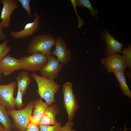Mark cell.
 I'll return each instance as SVG.
<instances>
[{
    "instance_id": "6da1fadb",
    "label": "cell",
    "mask_w": 131,
    "mask_h": 131,
    "mask_svg": "<svg viewBox=\"0 0 131 131\" xmlns=\"http://www.w3.org/2000/svg\"><path fill=\"white\" fill-rule=\"evenodd\" d=\"M30 75L37 83L38 88L36 91L40 98L44 99L48 106L55 102V96L59 90L60 85L54 80L47 79L35 73H32Z\"/></svg>"
},
{
    "instance_id": "7a4b0ae2",
    "label": "cell",
    "mask_w": 131,
    "mask_h": 131,
    "mask_svg": "<svg viewBox=\"0 0 131 131\" xmlns=\"http://www.w3.org/2000/svg\"><path fill=\"white\" fill-rule=\"evenodd\" d=\"M56 39L51 34H45L34 36L31 38L27 49L29 54L40 53L47 57L51 55Z\"/></svg>"
},
{
    "instance_id": "3957f363",
    "label": "cell",
    "mask_w": 131,
    "mask_h": 131,
    "mask_svg": "<svg viewBox=\"0 0 131 131\" xmlns=\"http://www.w3.org/2000/svg\"><path fill=\"white\" fill-rule=\"evenodd\" d=\"M34 101L31 100L26 106L20 110H7L13 120V127L14 131H24L30 122L29 118L32 115Z\"/></svg>"
},
{
    "instance_id": "277c9868",
    "label": "cell",
    "mask_w": 131,
    "mask_h": 131,
    "mask_svg": "<svg viewBox=\"0 0 131 131\" xmlns=\"http://www.w3.org/2000/svg\"><path fill=\"white\" fill-rule=\"evenodd\" d=\"M19 59L22 69L33 73L40 71L48 60L47 56L39 52L22 56Z\"/></svg>"
},
{
    "instance_id": "5b68a950",
    "label": "cell",
    "mask_w": 131,
    "mask_h": 131,
    "mask_svg": "<svg viewBox=\"0 0 131 131\" xmlns=\"http://www.w3.org/2000/svg\"><path fill=\"white\" fill-rule=\"evenodd\" d=\"M71 82H67L62 88L63 96V106L66 110L68 121H72L74 116L79 108V105L73 92Z\"/></svg>"
},
{
    "instance_id": "8992f818",
    "label": "cell",
    "mask_w": 131,
    "mask_h": 131,
    "mask_svg": "<svg viewBox=\"0 0 131 131\" xmlns=\"http://www.w3.org/2000/svg\"><path fill=\"white\" fill-rule=\"evenodd\" d=\"M17 84L12 81L7 84H0V104L7 110L16 109L14 94Z\"/></svg>"
},
{
    "instance_id": "52a82bcc",
    "label": "cell",
    "mask_w": 131,
    "mask_h": 131,
    "mask_svg": "<svg viewBox=\"0 0 131 131\" xmlns=\"http://www.w3.org/2000/svg\"><path fill=\"white\" fill-rule=\"evenodd\" d=\"M48 61L40 71L41 76L47 79L54 80L57 78L63 66L57 58L51 55L48 57Z\"/></svg>"
},
{
    "instance_id": "ba28073f",
    "label": "cell",
    "mask_w": 131,
    "mask_h": 131,
    "mask_svg": "<svg viewBox=\"0 0 131 131\" xmlns=\"http://www.w3.org/2000/svg\"><path fill=\"white\" fill-rule=\"evenodd\" d=\"M101 63L109 73L124 72L127 67L123 56L116 53L103 58Z\"/></svg>"
},
{
    "instance_id": "9c48e42d",
    "label": "cell",
    "mask_w": 131,
    "mask_h": 131,
    "mask_svg": "<svg viewBox=\"0 0 131 131\" xmlns=\"http://www.w3.org/2000/svg\"><path fill=\"white\" fill-rule=\"evenodd\" d=\"M55 49L52 52V55L56 56L63 67L67 65L71 59V52L67 49L66 43L61 37L56 39Z\"/></svg>"
},
{
    "instance_id": "30bf717a",
    "label": "cell",
    "mask_w": 131,
    "mask_h": 131,
    "mask_svg": "<svg viewBox=\"0 0 131 131\" xmlns=\"http://www.w3.org/2000/svg\"><path fill=\"white\" fill-rule=\"evenodd\" d=\"M33 21L26 24L22 30L18 31H11L10 32L11 37L16 39H22L33 35L38 30L40 22V16L37 12L33 13Z\"/></svg>"
},
{
    "instance_id": "8fae6325",
    "label": "cell",
    "mask_w": 131,
    "mask_h": 131,
    "mask_svg": "<svg viewBox=\"0 0 131 131\" xmlns=\"http://www.w3.org/2000/svg\"><path fill=\"white\" fill-rule=\"evenodd\" d=\"M0 3L3 5L0 17L2 20L0 24L2 28H8L10 25L12 14L18 8V3L15 0H0Z\"/></svg>"
},
{
    "instance_id": "7c38bea8",
    "label": "cell",
    "mask_w": 131,
    "mask_h": 131,
    "mask_svg": "<svg viewBox=\"0 0 131 131\" xmlns=\"http://www.w3.org/2000/svg\"><path fill=\"white\" fill-rule=\"evenodd\" d=\"M101 38L105 41L106 48L104 52L107 56L121 53L123 47V44L119 42L112 36L108 30L105 29L101 33Z\"/></svg>"
},
{
    "instance_id": "4fadbf2b",
    "label": "cell",
    "mask_w": 131,
    "mask_h": 131,
    "mask_svg": "<svg viewBox=\"0 0 131 131\" xmlns=\"http://www.w3.org/2000/svg\"><path fill=\"white\" fill-rule=\"evenodd\" d=\"M22 69L19 59L7 55L0 60V70L5 76H8L15 71Z\"/></svg>"
},
{
    "instance_id": "5bb4252c",
    "label": "cell",
    "mask_w": 131,
    "mask_h": 131,
    "mask_svg": "<svg viewBox=\"0 0 131 131\" xmlns=\"http://www.w3.org/2000/svg\"><path fill=\"white\" fill-rule=\"evenodd\" d=\"M60 111V108L56 104L48 106L45 110L39 125H51L61 124L56 119V115Z\"/></svg>"
},
{
    "instance_id": "9a60e30c",
    "label": "cell",
    "mask_w": 131,
    "mask_h": 131,
    "mask_svg": "<svg viewBox=\"0 0 131 131\" xmlns=\"http://www.w3.org/2000/svg\"><path fill=\"white\" fill-rule=\"evenodd\" d=\"M48 106L44 102L42 99H40L34 101V110L32 115H30V122L38 125L46 108Z\"/></svg>"
},
{
    "instance_id": "2e32d148",
    "label": "cell",
    "mask_w": 131,
    "mask_h": 131,
    "mask_svg": "<svg viewBox=\"0 0 131 131\" xmlns=\"http://www.w3.org/2000/svg\"><path fill=\"white\" fill-rule=\"evenodd\" d=\"M15 79L18 86L24 95L26 94L28 87L32 81L29 74L26 71H24L19 73Z\"/></svg>"
},
{
    "instance_id": "e0dca14e",
    "label": "cell",
    "mask_w": 131,
    "mask_h": 131,
    "mask_svg": "<svg viewBox=\"0 0 131 131\" xmlns=\"http://www.w3.org/2000/svg\"><path fill=\"white\" fill-rule=\"evenodd\" d=\"M0 123L5 131H12L13 124L7 110L0 104Z\"/></svg>"
},
{
    "instance_id": "ac0fdd59",
    "label": "cell",
    "mask_w": 131,
    "mask_h": 131,
    "mask_svg": "<svg viewBox=\"0 0 131 131\" xmlns=\"http://www.w3.org/2000/svg\"><path fill=\"white\" fill-rule=\"evenodd\" d=\"M114 74L124 95L131 98V92L127 85L124 72H117Z\"/></svg>"
},
{
    "instance_id": "d6986e66",
    "label": "cell",
    "mask_w": 131,
    "mask_h": 131,
    "mask_svg": "<svg viewBox=\"0 0 131 131\" xmlns=\"http://www.w3.org/2000/svg\"><path fill=\"white\" fill-rule=\"evenodd\" d=\"M77 6L85 7L90 10V13L94 18L98 19V11L94 9L91 2L89 0H76Z\"/></svg>"
},
{
    "instance_id": "ffe728a7",
    "label": "cell",
    "mask_w": 131,
    "mask_h": 131,
    "mask_svg": "<svg viewBox=\"0 0 131 131\" xmlns=\"http://www.w3.org/2000/svg\"><path fill=\"white\" fill-rule=\"evenodd\" d=\"M121 53L126 63L127 67L131 70V45H129L127 48H125L121 51Z\"/></svg>"
},
{
    "instance_id": "44dd1931",
    "label": "cell",
    "mask_w": 131,
    "mask_h": 131,
    "mask_svg": "<svg viewBox=\"0 0 131 131\" xmlns=\"http://www.w3.org/2000/svg\"><path fill=\"white\" fill-rule=\"evenodd\" d=\"M8 41L5 40L0 44V60L7 55L9 52L11 48L7 46Z\"/></svg>"
},
{
    "instance_id": "7402d4cb",
    "label": "cell",
    "mask_w": 131,
    "mask_h": 131,
    "mask_svg": "<svg viewBox=\"0 0 131 131\" xmlns=\"http://www.w3.org/2000/svg\"><path fill=\"white\" fill-rule=\"evenodd\" d=\"M17 87V96L15 98L14 102L16 106L20 109L25 107V105L23 104L22 101V98L23 94L20 90L19 87Z\"/></svg>"
},
{
    "instance_id": "603a6c76",
    "label": "cell",
    "mask_w": 131,
    "mask_h": 131,
    "mask_svg": "<svg viewBox=\"0 0 131 131\" xmlns=\"http://www.w3.org/2000/svg\"><path fill=\"white\" fill-rule=\"evenodd\" d=\"M40 131H59L62 127L61 124L53 125H39Z\"/></svg>"
},
{
    "instance_id": "cb8c5ba5",
    "label": "cell",
    "mask_w": 131,
    "mask_h": 131,
    "mask_svg": "<svg viewBox=\"0 0 131 131\" xmlns=\"http://www.w3.org/2000/svg\"><path fill=\"white\" fill-rule=\"evenodd\" d=\"M21 4L23 8L26 11L29 17L31 16V8L30 6L31 0H18Z\"/></svg>"
},
{
    "instance_id": "d4e9b609",
    "label": "cell",
    "mask_w": 131,
    "mask_h": 131,
    "mask_svg": "<svg viewBox=\"0 0 131 131\" xmlns=\"http://www.w3.org/2000/svg\"><path fill=\"white\" fill-rule=\"evenodd\" d=\"M70 1L72 4L74 8L75 12L78 17V27L80 28L84 24V21L79 16L76 10V0H71Z\"/></svg>"
},
{
    "instance_id": "484cf974",
    "label": "cell",
    "mask_w": 131,
    "mask_h": 131,
    "mask_svg": "<svg viewBox=\"0 0 131 131\" xmlns=\"http://www.w3.org/2000/svg\"><path fill=\"white\" fill-rule=\"evenodd\" d=\"M73 125L72 121H68L64 126L61 127L59 131H76L72 129Z\"/></svg>"
},
{
    "instance_id": "4316f807",
    "label": "cell",
    "mask_w": 131,
    "mask_h": 131,
    "mask_svg": "<svg viewBox=\"0 0 131 131\" xmlns=\"http://www.w3.org/2000/svg\"><path fill=\"white\" fill-rule=\"evenodd\" d=\"M24 131H40L38 125L30 122Z\"/></svg>"
},
{
    "instance_id": "83f0119b",
    "label": "cell",
    "mask_w": 131,
    "mask_h": 131,
    "mask_svg": "<svg viewBox=\"0 0 131 131\" xmlns=\"http://www.w3.org/2000/svg\"><path fill=\"white\" fill-rule=\"evenodd\" d=\"M6 38V37L2 31V27L0 23V41L4 40Z\"/></svg>"
},
{
    "instance_id": "f1b7e54d",
    "label": "cell",
    "mask_w": 131,
    "mask_h": 131,
    "mask_svg": "<svg viewBox=\"0 0 131 131\" xmlns=\"http://www.w3.org/2000/svg\"><path fill=\"white\" fill-rule=\"evenodd\" d=\"M0 131H5L4 128L1 125L0 123Z\"/></svg>"
},
{
    "instance_id": "f546056e",
    "label": "cell",
    "mask_w": 131,
    "mask_h": 131,
    "mask_svg": "<svg viewBox=\"0 0 131 131\" xmlns=\"http://www.w3.org/2000/svg\"><path fill=\"white\" fill-rule=\"evenodd\" d=\"M2 73L1 71L0 70V82L1 80L2 76Z\"/></svg>"
},
{
    "instance_id": "4dcf8cb0",
    "label": "cell",
    "mask_w": 131,
    "mask_h": 131,
    "mask_svg": "<svg viewBox=\"0 0 131 131\" xmlns=\"http://www.w3.org/2000/svg\"><path fill=\"white\" fill-rule=\"evenodd\" d=\"M113 129V128L111 130V131L112 130V129Z\"/></svg>"
},
{
    "instance_id": "1f68e13d",
    "label": "cell",
    "mask_w": 131,
    "mask_h": 131,
    "mask_svg": "<svg viewBox=\"0 0 131 131\" xmlns=\"http://www.w3.org/2000/svg\"></svg>"
}]
</instances>
